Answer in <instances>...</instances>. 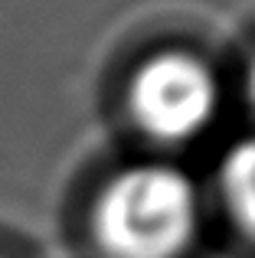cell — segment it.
I'll use <instances>...</instances> for the list:
<instances>
[{
    "label": "cell",
    "mask_w": 255,
    "mask_h": 258,
    "mask_svg": "<svg viewBox=\"0 0 255 258\" xmlns=\"http://www.w3.org/2000/svg\"><path fill=\"white\" fill-rule=\"evenodd\" d=\"M200 226L197 183L167 160H141L111 173L89 213V232L102 258H183Z\"/></svg>",
    "instance_id": "cell-1"
},
{
    "label": "cell",
    "mask_w": 255,
    "mask_h": 258,
    "mask_svg": "<svg viewBox=\"0 0 255 258\" xmlns=\"http://www.w3.org/2000/svg\"><path fill=\"white\" fill-rule=\"evenodd\" d=\"M124 105L134 127L157 144H186L213 127L223 85L210 59L190 49H157L128 76Z\"/></svg>",
    "instance_id": "cell-2"
},
{
    "label": "cell",
    "mask_w": 255,
    "mask_h": 258,
    "mask_svg": "<svg viewBox=\"0 0 255 258\" xmlns=\"http://www.w3.org/2000/svg\"><path fill=\"white\" fill-rule=\"evenodd\" d=\"M219 196L236 229L255 242V134L239 138L219 160Z\"/></svg>",
    "instance_id": "cell-3"
},
{
    "label": "cell",
    "mask_w": 255,
    "mask_h": 258,
    "mask_svg": "<svg viewBox=\"0 0 255 258\" xmlns=\"http://www.w3.org/2000/svg\"><path fill=\"white\" fill-rule=\"evenodd\" d=\"M245 92H249V98H252V105H255V59H252V66H249V76H245Z\"/></svg>",
    "instance_id": "cell-4"
}]
</instances>
